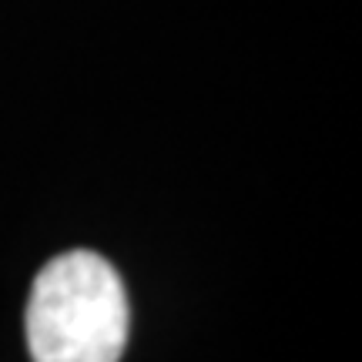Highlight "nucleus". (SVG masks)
Masks as SVG:
<instances>
[{
    "instance_id": "nucleus-1",
    "label": "nucleus",
    "mask_w": 362,
    "mask_h": 362,
    "mask_svg": "<svg viewBox=\"0 0 362 362\" xmlns=\"http://www.w3.org/2000/svg\"><path fill=\"white\" fill-rule=\"evenodd\" d=\"M24 322L34 362H117L128 342V296L101 255L64 252L34 279Z\"/></svg>"
}]
</instances>
